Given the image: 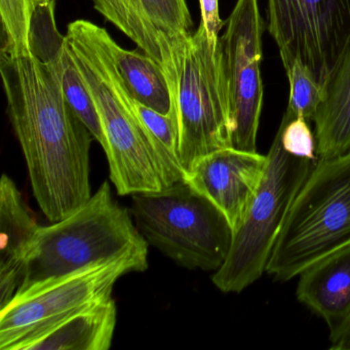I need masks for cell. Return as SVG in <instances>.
Returning a JSON list of instances; mask_svg holds the SVG:
<instances>
[{"instance_id":"obj_1","label":"cell","mask_w":350,"mask_h":350,"mask_svg":"<svg viewBox=\"0 0 350 350\" xmlns=\"http://www.w3.org/2000/svg\"><path fill=\"white\" fill-rule=\"evenodd\" d=\"M0 75L34 198L44 216L58 222L93 196L90 153L95 139L55 71L31 53L1 48Z\"/></svg>"},{"instance_id":"obj_2","label":"cell","mask_w":350,"mask_h":350,"mask_svg":"<svg viewBox=\"0 0 350 350\" xmlns=\"http://www.w3.org/2000/svg\"><path fill=\"white\" fill-rule=\"evenodd\" d=\"M65 36L99 116L102 147L118 193L161 191L163 180L134 98L116 68L111 36L87 20L69 24Z\"/></svg>"},{"instance_id":"obj_3","label":"cell","mask_w":350,"mask_h":350,"mask_svg":"<svg viewBox=\"0 0 350 350\" xmlns=\"http://www.w3.org/2000/svg\"><path fill=\"white\" fill-rule=\"evenodd\" d=\"M163 67L177 122L178 152L186 173L213 151L232 147L228 81L220 38L212 42L204 24L194 33L159 36Z\"/></svg>"},{"instance_id":"obj_4","label":"cell","mask_w":350,"mask_h":350,"mask_svg":"<svg viewBox=\"0 0 350 350\" xmlns=\"http://www.w3.org/2000/svg\"><path fill=\"white\" fill-rule=\"evenodd\" d=\"M350 245V150L319 159L288 211L266 267L286 282Z\"/></svg>"},{"instance_id":"obj_5","label":"cell","mask_w":350,"mask_h":350,"mask_svg":"<svg viewBox=\"0 0 350 350\" xmlns=\"http://www.w3.org/2000/svg\"><path fill=\"white\" fill-rule=\"evenodd\" d=\"M131 215L114 200L109 183L103 182L72 214L38 228L19 290L149 245Z\"/></svg>"},{"instance_id":"obj_6","label":"cell","mask_w":350,"mask_h":350,"mask_svg":"<svg viewBox=\"0 0 350 350\" xmlns=\"http://www.w3.org/2000/svg\"><path fill=\"white\" fill-rule=\"evenodd\" d=\"M131 214L148 245L182 267L217 271L226 261L232 227L187 181L133 194Z\"/></svg>"},{"instance_id":"obj_7","label":"cell","mask_w":350,"mask_h":350,"mask_svg":"<svg viewBox=\"0 0 350 350\" xmlns=\"http://www.w3.org/2000/svg\"><path fill=\"white\" fill-rule=\"evenodd\" d=\"M267 159L263 180L233 232L226 261L212 278L223 293H241L266 272L293 202L317 161L288 154L278 133Z\"/></svg>"},{"instance_id":"obj_8","label":"cell","mask_w":350,"mask_h":350,"mask_svg":"<svg viewBox=\"0 0 350 350\" xmlns=\"http://www.w3.org/2000/svg\"><path fill=\"white\" fill-rule=\"evenodd\" d=\"M148 266L145 245L18 291L0 310V349L11 350L14 344L58 317L111 297L122 276L145 271Z\"/></svg>"},{"instance_id":"obj_9","label":"cell","mask_w":350,"mask_h":350,"mask_svg":"<svg viewBox=\"0 0 350 350\" xmlns=\"http://www.w3.org/2000/svg\"><path fill=\"white\" fill-rule=\"evenodd\" d=\"M267 19L284 71L300 62L323 89L350 44V0H267Z\"/></svg>"},{"instance_id":"obj_10","label":"cell","mask_w":350,"mask_h":350,"mask_svg":"<svg viewBox=\"0 0 350 350\" xmlns=\"http://www.w3.org/2000/svg\"><path fill=\"white\" fill-rule=\"evenodd\" d=\"M220 38L228 81L232 147L257 152L263 106L261 77L263 20L258 0H237Z\"/></svg>"},{"instance_id":"obj_11","label":"cell","mask_w":350,"mask_h":350,"mask_svg":"<svg viewBox=\"0 0 350 350\" xmlns=\"http://www.w3.org/2000/svg\"><path fill=\"white\" fill-rule=\"evenodd\" d=\"M267 163V155L227 147L198 159L188 172L187 182L225 215L234 232L263 180Z\"/></svg>"},{"instance_id":"obj_12","label":"cell","mask_w":350,"mask_h":350,"mask_svg":"<svg viewBox=\"0 0 350 350\" xmlns=\"http://www.w3.org/2000/svg\"><path fill=\"white\" fill-rule=\"evenodd\" d=\"M55 5L56 3H49L36 7L30 28V52L55 71L67 101L94 139L103 146L104 135L99 116L69 50L66 36H63L57 28Z\"/></svg>"},{"instance_id":"obj_13","label":"cell","mask_w":350,"mask_h":350,"mask_svg":"<svg viewBox=\"0 0 350 350\" xmlns=\"http://www.w3.org/2000/svg\"><path fill=\"white\" fill-rule=\"evenodd\" d=\"M111 297L89 303L18 341L11 350H107L118 321Z\"/></svg>"},{"instance_id":"obj_14","label":"cell","mask_w":350,"mask_h":350,"mask_svg":"<svg viewBox=\"0 0 350 350\" xmlns=\"http://www.w3.org/2000/svg\"><path fill=\"white\" fill-rule=\"evenodd\" d=\"M40 225L11 177L0 181V310L21 288L28 249Z\"/></svg>"},{"instance_id":"obj_15","label":"cell","mask_w":350,"mask_h":350,"mask_svg":"<svg viewBox=\"0 0 350 350\" xmlns=\"http://www.w3.org/2000/svg\"><path fill=\"white\" fill-rule=\"evenodd\" d=\"M297 298L327 323L329 334L350 317V245L299 274Z\"/></svg>"},{"instance_id":"obj_16","label":"cell","mask_w":350,"mask_h":350,"mask_svg":"<svg viewBox=\"0 0 350 350\" xmlns=\"http://www.w3.org/2000/svg\"><path fill=\"white\" fill-rule=\"evenodd\" d=\"M312 122L319 159L350 150V44L323 87Z\"/></svg>"},{"instance_id":"obj_17","label":"cell","mask_w":350,"mask_h":350,"mask_svg":"<svg viewBox=\"0 0 350 350\" xmlns=\"http://www.w3.org/2000/svg\"><path fill=\"white\" fill-rule=\"evenodd\" d=\"M111 50L116 68L131 96L155 111L170 113L173 99L163 65L145 53L124 50L113 38Z\"/></svg>"},{"instance_id":"obj_18","label":"cell","mask_w":350,"mask_h":350,"mask_svg":"<svg viewBox=\"0 0 350 350\" xmlns=\"http://www.w3.org/2000/svg\"><path fill=\"white\" fill-rule=\"evenodd\" d=\"M135 108L150 143L163 188L187 181V173L178 152L177 122L173 110L163 114L136 100Z\"/></svg>"},{"instance_id":"obj_19","label":"cell","mask_w":350,"mask_h":350,"mask_svg":"<svg viewBox=\"0 0 350 350\" xmlns=\"http://www.w3.org/2000/svg\"><path fill=\"white\" fill-rule=\"evenodd\" d=\"M96 11L128 36L145 54L163 64L159 33L140 0H92Z\"/></svg>"},{"instance_id":"obj_20","label":"cell","mask_w":350,"mask_h":350,"mask_svg":"<svg viewBox=\"0 0 350 350\" xmlns=\"http://www.w3.org/2000/svg\"><path fill=\"white\" fill-rule=\"evenodd\" d=\"M56 0H0L3 22V49L26 54L30 52V28L36 7Z\"/></svg>"},{"instance_id":"obj_21","label":"cell","mask_w":350,"mask_h":350,"mask_svg":"<svg viewBox=\"0 0 350 350\" xmlns=\"http://www.w3.org/2000/svg\"><path fill=\"white\" fill-rule=\"evenodd\" d=\"M286 73L290 83V97L284 118L288 120L303 118L307 122H312L323 101V88L300 62H295Z\"/></svg>"},{"instance_id":"obj_22","label":"cell","mask_w":350,"mask_h":350,"mask_svg":"<svg viewBox=\"0 0 350 350\" xmlns=\"http://www.w3.org/2000/svg\"><path fill=\"white\" fill-rule=\"evenodd\" d=\"M143 10L159 36L175 38L191 33V15L186 0H140Z\"/></svg>"},{"instance_id":"obj_23","label":"cell","mask_w":350,"mask_h":350,"mask_svg":"<svg viewBox=\"0 0 350 350\" xmlns=\"http://www.w3.org/2000/svg\"><path fill=\"white\" fill-rule=\"evenodd\" d=\"M278 134L280 135L282 147L288 154L310 161L319 159L315 136L305 118H297L288 120L282 116Z\"/></svg>"},{"instance_id":"obj_24","label":"cell","mask_w":350,"mask_h":350,"mask_svg":"<svg viewBox=\"0 0 350 350\" xmlns=\"http://www.w3.org/2000/svg\"><path fill=\"white\" fill-rule=\"evenodd\" d=\"M200 3L202 23L206 27L208 38L212 42H218L219 33L225 25L219 15V0H200Z\"/></svg>"},{"instance_id":"obj_25","label":"cell","mask_w":350,"mask_h":350,"mask_svg":"<svg viewBox=\"0 0 350 350\" xmlns=\"http://www.w3.org/2000/svg\"><path fill=\"white\" fill-rule=\"evenodd\" d=\"M331 349L350 350V317L341 327L329 334Z\"/></svg>"}]
</instances>
